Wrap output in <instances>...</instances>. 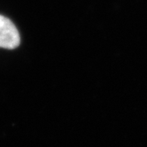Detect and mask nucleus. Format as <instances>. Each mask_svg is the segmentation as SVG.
Wrapping results in <instances>:
<instances>
[{"instance_id": "f257e3e1", "label": "nucleus", "mask_w": 147, "mask_h": 147, "mask_svg": "<svg viewBox=\"0 0 147 147\" xmlns=\"http://www.w3.org/2000/svg\"><path fill=\"white\" fill-rule=\"evenodd\" d=\"M20 36L11 20L0 14V48L13 50L20 45Z\"/></svg>"}]
</instances>
